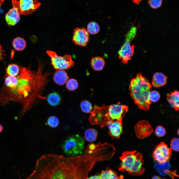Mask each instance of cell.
<instances>
[{"instance_id": "8d00e7d4", "label": "cell", "mask_w": 179, "mask_h": 179, "mask_svg": "<svg viewBox=\"0 0 179 179\" xmlns=\"http://www.w3.org/2000/svg\"><path fill=\"white\" fill-rule=\"evenodd\" d=\"M3 127L2 125L0 124V133L2 131Z\"/></svg>"}, {"instance_id": "1f68e13d", "label": "cell", "mask_w": 179, "mask_h": 179, "mask_svg": "<svg viewBox=\"0 0 179 179\" xmlns=\"http://www.w3.org/2000/svg\"><path fill=\"white\" fill-rule=\"evenodd\" d=\"M162 1V0H149L148 2L151 7L154 9H156L161 6Z\"/></svg>"}, {"instance_id": "74e56055", "label": "cell", "mask_w": 179, "mask_h": 179, "mask_svg": "<svg viewBox=\"0 0 179 179\" xmlns=\"http://www.w3.org/2000/svg\"><path fill=\"white\" fill-rule=\"evenodd\" d=\"M4 0H0V6L3 2Z\"/></svg>"}, {"instance_id": "ba28073f", "label": "cell", "mask_w": 179, "mask_h": 179, "mask_svg": "<svg viewBox=\"0 0 179 179\" xmlns=\"http://www.w3.org/2000/svg\"><path fill=\"white\" fill-rule=\"evenodd\" d=\"M12 4L20 14L28 15L36 11L41 5L37 0H13Z\"/></svg>"}, {"instance_id": "4316f807", "label": "cell", "mask_w": 179, "mask_h": 179, "mask_svg": "<svg viewBox=\"0 0 179 179\" xmlns=\"http://www.w3.org/2000/svg\"><path fill=\"white\" fill-rule=\"evenodd\" d=\"M78 81L74 79H70L66 82V87L69 90L71 91L75 90L78 89Z\"/></svg>"}, {"instance_id": "2e32d148", "label": "cell", "mask_w": 179, "mask_h": 179, "mask_svg": "<svg viewBox=\"0 0 179 179\" xmlns=\"http://www.w3.org/2000/svg\"><path fill=\"white\" fill-rule=\"evenodd\" d=\"M167 77L163 73L156 72L153 75L152 85L156 88L162 87L167 83Z\"/></svg>"}, {"instance_id": "30bf717a", "label": "cell", "mask_w": 179, "mask_h": 179, "mask_svg": "<svg viewBox=\"0 0 179 179\" xmlns=\"http://www.w3.org/2000/svg\"><path fill=\"white\" fill-rule=\"evenodd\" d=\"M126 41L118 51L119 57L124 64L127 63L131 59L134 53V46L131 45L132 39L126 37Z\"/></svg>"}, {"instance_id": "83f0119b", "label": "cell", "mask_w": 179, "mask_h": 179, "mask_svg": "<svg viewBox=\"0 0 179 179\" xmlns=\"http://www.w3.org/2000/svg\"><path fill=\"white\" fill-rule=\"evenodd\" d=\"M47 123L48 125L51 127L55 128L57 127L59 122L58 118L54 116H51L48 119Z\"/></svg>"}, {"instance_id": "ac0fdd59", "label": "cell", "mask_w": 179, "mask_h": 179, "mask_svg": "<svg viewBox=\"0 0 179 179\" xmlns=\"http://www.w3.org/2000/svg\"><path fill=\"white\" fill-rule=\"evenodd\" d=\"M168 101L177 111L179 110V91L175 90L169 93L167 97Z\"/></svg>"}, {"instance_id": "d6a6232c", "label": "cell", "mask_w": 179, "mask_h": 179, "mask_svg": "<svg viewBox=\"0 0 179 179\" xmlns=\"http://www.w3.org/2000/svg\"><path fill=\"white\" fill-rule=\"evenodd\" d=\"M87 179H101L99 175H95L88 178Z\"/></svg>"}, {"instance_id": "603a6c76", "label": "cell", "mask_w": 179, "mask_h": 179, "mask_svg": "<svg viewBox=\"0 0 179 179\" xmlns=\"http://www.w3.org/2000/svg\"><path fill=\"white\" fill-rule=\"evenodd\" d=\"M18 81L17 76H8L5 80V84L6 88H14L16 86Z\"/></svg>"}, {"instance_id": "9a60e30c", "label": "cell", "mask_w": 179, "mask_h": 179, "mask_svg": "<svg viewBox=\"0 0 179 179\" xmlns=\"http://www.w3.org/2000/svg\"><path fill=\"white\" fill-rule=\"evenodd\" d=\"M69 77L64 70H58L55 71L53 77L54 82L59 85H64L68 81Z\"/></svg>"}, {"instance_id": "8992f818", "label": "cell", "mask_w": 179, "mask_h": 179, "mask_svg": "<svg viewBox=\"0 0 179 179\" xmlns=\"http://www.w3.org/2000/svg\"><path fill=\"white\" fill-rule=\"evenodd\" d=\"M85 144L83 138L76 134L68 136L62 143V147L64 153L68 156H74L84 152Z\"/></svg>"}, {"instance_id": "d6986e66", "label": "cell", "mask_w": 179, "mask_h": 179, "mask_svg": "<svg viewBox=\"0 0 179 179\" xmlns=\"http://www.w3.org/2000/svg\"><path fill=\"white\" fill-rule=\"evenodd\" d=\"M91 65L92 68L96 71H100L103 68L105 61L102 57L96 56L91 59Z\"/></svg>"}, {"instance_id": "7a4b0ae2", "label": "cell", "mask_w": 179, "mask_h": 179, "mask_svg": "<svg viewBox=\"0 0 179 179\" xmlns=\"http://www.w3.org/2000/svg\"><path fill=\"white\" fill-rule=\"evenodd\" d=\"M20 68L16 86L13 89L6 88V93L0 96V103L3 105L11 100L19 102L23 105L20 112L22 114L27 99L35 88V82L34 75L30 70L24 67Z\"/></svg>"}, {"instance_id": "d590c367", "label": "cell", "mask_w": 179, "mask_h": 179, "mask_svg": "<svg viewBox=\"0 0 179 179\" xmlns=\"http://www.w3.org/2000/svg\"><path fill=\"white\" fill-rule=\"evenodd\" d=\"M141 1V0H134L133 1L134 3L136 4H139Z\"/></svg>"}, {"instance_id": "5bb4252c", "label": "cell", "mask_w": 179, "mask_h": 179, "mask_svg": "<svg viewBox=\"0 0 179 179\" xmlns=\"http://www.w3.org/2000/svg\"><path fill=\"white\" fill-rule=\"evenodd\" d=\"M5 18L6 23L9 26H13L19 21L20 14L17 9L13 7L6 13Z\"/></svg>"}, {"instance_id": "3957f363", "label": "cell", "mask_w": 179, "mask_h": 179, "mask_svg": "<svg viewBox=\"0 0 179 179\" xmlns=\"http://www.w3.org/2000/svg\"><path fill=\"white\" fill-rule=\"evenodd\" d=\"M128 109V106L119 102L109 106L103 105L101 107L95 105L90 112L88 120L91 125H98L102 129L110 122L122 121Z\"/></svg>"}, {"instance_id": "7c38bea8", "label": "cell", "mask_w": 179, "mask_h": 179, "mask_svg": "<svg viewBox=\"0 0 179 179\" xmlns=\"http://www.w3.org/2000/svg\"><path fill=\"white\" fill-rule=\"evenodd\" d=\"M89 34L84 28H77L74 30L72 41L77 45L85 46L89 40Z\"/></svg>"}, {"instance_id": "f1b7e54d", "label": "cell", "mask_w": 179, "mask_h": 179, "mask_svg": "<svg viewBox=\"0 0 179 179\" xmlns=\"http://www.w3.org/2000/svg\"><path fill=\"white\" fill-rule=\"evenodd\" d=\"M160 94L158 91H153L150 92L149 98L151 102H156L160 99Z\"/></svg>"}, {"instance_id": "f546056e", "label": "cell", "mask_w": 179, "mask_h": 179, "mask_svg": "<svg viewBox=\"0 0 179 179\" xmlns=\"http://www.w3.org/2000/svg\"><path fill=\"white\" fill-rule=\"evenodd\" d=\"M178 138H174L171 142L170 147L171 149L174 151L179 152V141Z\"/></svg>"}, {"instance_id": "484cf974", "label": "cell", "mask_w": 179, "mask_h": 179, "mask_svg": "<svg viewBox=\"0 0 179 179\" xmlns=\"http://www.w3.org/2000/svg\"><path fill=\"white\" fill-rule=\"evenodd\" d=\"M80 106L82 111L86 113H90L92 109L91 103L87 100L82 101L80 103Z\"/></svg>"}, {"instance_id": "ffe728a7", "label": "cell", "mask_w": 179, "mask_h": 179, "mask_svg": "<svg viewBox=\"0 0 179 179\" xmlns=\"http://www.w3.org/2000/svg\"><path fill=\"white\" fill-rule=\"evenodd\" d=\"M47 100L50 105L52 106H56L61 103L62 99L61 96L58 93L53 92L48 95Z\"/></svg>"}, {"instance_id": "9c48e42d", "label": "cell", "mask_w": 179, "mask_h": 179, "mask_svg": "<svg viewBox=\"0 0 179 179\" xmlns=\"http://www.w3.org/2000/svg\"><path fill=\"white\" fill-rule=\"evenodd\" d=\"M172 154V150L163 142L155 147L152 154L153 160L160 164L166 163L170 161Z\"/></svg>"}, {"instance_id": "836d02e7", "label": "cell", "mask_w": 179, "mask_h": 179, "mask_svg": "<svg viewBox=\"0 0 179 179\" xmlns=\"http://www.w3.org/2000/svg\"><path fill=\"white\" fill-rule=\"evenodd\" d=\"M4 55L3 51V50H0V60L2 61L3 59Z\"/></svg>"}, {"instance_id": "5b68a950", "label": "cell", "mask_w": 179, "mask_h": 179, "mask_svg": "<svg viewBox=\"0 0 179 179\" xmlns=\"http://www.w3.org/2000/svg\"><path fill=\"white\" fill-rule=\"evenodd\" d=\"M136 151H127L123 152L120 157L121 160L119 170L127 172L130 175L139 176L144 173L145 169L142 167L144 163L142 154L136 153Z\"/></svg>"}, {"instance_id": "277c9868", "label": "cell", "mask_w": 179, "mask_h": 179, "mask_svg": "<svg viewBox=\"0 0 179 179\" xmlns=\"http://www.w3.org/2000/svg\"><path fill=\"white\" fill-rule=\"evenodd\" d=\"M152 86L149 80L141 73L131 81L129 86L130 94L135 104L141 110H148L152 102L149 96Z\"/></svg>"}, {"instance_id": "52a82bcc", "label": "cell", "mask_w": 179, "mask_h": 179, "mask_svg": "<svg viewBox=\"0 0 179 179\" xmlns=\"http://www.w3.org/2000/svg\"><path fill=\"white\" fill-rule=\"evenodd\" d=\"M46 53L50 58L51 65L55 69L66 70L74 65V62L70 55L59 56L55 52L50 50H47Z\"/></svg>"}, {"instance_id": "44dd1931", "label": "cell", "mask_w": 179, "mask_h": 179, "mask_svg": "<svg viewBox=\"0 0 179 179\" xmlns=\"http://www.w3.org/2000/svg\"><path fill=\"white\" fill-rule=\"evenodd\" d=\"M98 134V132L95 129L92 128L89 129L85 132L84 138L87 141L93 142L97 139Z\"/></svg>"}, {"instance_id": "e0dca14e", "label": "cell", "mask_w": 179, "mask_h": 179, "mask_svg": "<svg viewBox=\"0 0 179 179\" xmlns=\"http://www.w3.org/2000/svg\"><path fill=\"white\" fill-rule=\"evenodd\" d=\"M99 176L101 179H123L124 178L123 175L119 176L115 171L108 168L102 171Z\"/></svg>"}, {"instance_id": "6da1fadb", "label": "cell", "mask_w": 179, "mask_h": 179, "mask_svg": "<svg viewBox=\"0 0 179 179\" xmlns=\"http://www.w3.org/2000/svg\"><path fill=\"white\" fill-rule=\"evenodd\" d=\"M74 156L48 154L37 160L34 169L27 179H87L95 165L97 156L85 150Z\"/></svg>"}, {"instance_id": "4fadbf2b", "label": "cell", "mask_w": 179, "mask_h": 179, "mask_svg": "<svg viewBox=\"0 0 179 179\" xmlns=\"http://www.w3.org/2000/svg\"><path fill=\"white\" fill-rule=\"evenodd\" d=\"M108 128V134L111 138L119 139L123 132L122 121L115 120L108 123L107 125Z\"/></svg>"}, {"instance_id": "7402d4cb", "label": "cell", "mask_w": 179, "mask_h": 179, "mask_svg": "<svg viewBox=\"0 0 179 179\" xmlns=\"http://www.w3.org/2000/svg\"><path fill=\"white\" fill-rule=\"evenodd\" d=\"M12 45L16 50L21 51L23 50L25 48L26 46V43L24 39L18 37L14 39Z\"/></svg>"}, {"instance_id": "d4e9b609", "label": "cell", "mask_w": 179, "mask_h": 179, "mask_svg": "<svg viewBox=\"0 0 179 179\" xmlns=\"http://www.w3.org/2000/svg\"><path fill=\"white\" fill-rule=\"evenodd\" d=\"M19 68L16 64H11L9 65L6 69V72L9 76H15L19 73Z\"/></svg>"}, {"instance_id": "cb8c5ba5", "label": "cell", "mask_w": 179, "mask_h": 179, "mask_svg": "<svg viewBox=\"0 0 179 179\" xmlns=\"http://www.w3.org/2000/svg\"><path fill=\"white\" fill-rule=\"evenodd\" d=\"M87 30L88 33L92 34L97 33L100 30L99 25L95 21H91L89 22L87 25Z\"/></svg>"}, {"instance_id": "4dcf8cb0", "label": "cell", "mask_w": 179, "mask_h": 179, "mask_svg": "<svg viewBox=\"0 0 179 179\" xmlns=\"http://www.w3.org/2000/svg\"><path fill=\"white\" fill-rule=\"evenodd\" d=\"M166 131L165 128L160 125L158 126L156 128L155 133L156 136L158 137L164 136L166 134Z\"/></svg>"}, {"instance_id": "8fae6325", "label": "cell", "mask_w": 179, "mask_h": 179, "mask_svg": "<svg viewBox=\"0 0 179 179\" xmlns=\"http://www.w3.org/2000/svg\"><path fill=\"white\" fill-rule=\"evenodd\" d=\"M134 130L137 136L140 139L149 136L153 132L152 128L149 123L145 120L138 122L135 126Z\"/></svg>"}, {"instance_id": "e575fe53", "label": "cell", "mask_w": 179, "mask_h": 179, "mask_svg": "<svg viewBox=\"0 0 179 179\" xmlns=\"http://www.w3.org/2000/svg\"><path fill=\"white\" fill-rule=\"evenodd\" d=\"M151 179H166L165 178H162L158 176H155L153 177Z\"/></svg>"}]
</instances>
